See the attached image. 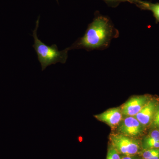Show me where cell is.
Here are the masks:
<instances>
[{
	"label": "cell",
	"instance_id": "10",
	"mask_svg": "<svg viewBox=\"0 0 159 159\" xmlns=\"http://www.w3.org/2000/svg\"><path fill=\"white\" fill-rule=\"evenodd\" d=\"M103 1H105L109 6H111L112 7L117 6L119 3L123 2H128L131 4H135L138 7L142 2V1L141 0H103Z\"/></svg>",
	"mask_w": 159,
	"mask_h": 159
},
{
	"label": "cell",
	"instance_id": "5",
	"mask_svg": "<svg viewBox=\"0 0 159 159\" xmlns=\"http://www.w3.org/2000/svg\"><path fill=\"white\" fill-rule=\"evenodd\" d=\"M144 126L134 117L127 116L119 124V131L128 137L139 136L143 132Z\"/></svg>",
	"mask_w": 159,
	"mask_h": 159
},
{
	"label": "cell",
	"instance_id": "15",
	"mask_svg": "<svg viewBox=\"0 0 159 159\" xmlns=\"http://www.w3.org/2000/svg\"><path fill=\"white\" fill-rule=\"evenodd\" d=\"M148 159H159V154L156 156L152 157L149 158Z\"/></svg>",
	"mask_w": 159,
	"mask_h": 159
},
{
	"label": "cell",
	"instance_id": "14",
	"mask_svg": "<svg viewBox=\"0 0 159 159\" xmlns=\"http://www.w3.org/2000/svg\"><path fill=\"white\" fill-rule=\"evenodd\" d=\"M121 159H140L134 156H124L121 157Z\"/></svg>",
	"mask_w": 159,
	"mask_h": 159
},
{
	"label": "cell",
	"instance_id": "3",
	"mask_svg": "<svg viewBox=\"0 0 159 159\" xmlns=\"http://www.w3.org/2000/svg\"><path fill=\"white\" fill-rule=\"evenodd\" d=\"M110 139L113 147L124 156L136 155L140 150V143L138 140L122 134H113L111 136Z\"/></svg>",
	"mask_w": 159,
	"mask_h": 159
},
{
	"label": "cell",
	"instance_id": "2",
	"mask_svg": "<svg viewBox=\"0 0 159 159\" xmlns=\"http://www.w3.org/2000/svg\"><path fill=\"white\" fill-rule=\"evenodd\" d=\"M39 19L38 18L35 29L33 31L32 36L34 39L33 48L37 54L39 61L41 65L42 70L44 71L48 66L51 65L56 64L58 62L65 63L68 58L69 51L67 48L60 51L56 44L48 46L39 39L37 31L39 26Z\"/></svg>",
	"mask_w": 159,
	"mask_h": 159
},
{
	"label": "cell",
	"instance_id": "6",
	"mask_svg": "<svg viewBox=\"0 0 159 159\" xmlns=\"http://www.w3.org/2000/svg\"><path fill=\"white\" fill-rule=\"evenodd\" d=\"M158 104L157 101L156 99H149L140 111L134 117L143 126L149 125L153 120Z\"/></svg>",
	"mask_w": 159,
	"mask_h": 159
},
{
	"label": "cell",
	"instance_id": "4",
	"mask_svg": "<svg viewBox=\"0 0 159 159\" xmlns=\"http://www.w3.org/2000/svg\"><path fill=\"white\" fill-rule=\"evenodd\" d=\"M147 95L132 97L123 104L121 108L122 114L127 116H134L149 100Z\"/></svg>",
	"mask_w": 159,
	"mask_h": 159
},
{
	"label": "cell",
	"instance_id": "9",
	"mask_svg": "<svg viewBox=\"0 0 159 159\" xmlns=\"http://www.w3.org/2000/svg\"><path fill=\"white\" fill-rule=\"evenodd\" d=\"M138 7L142 10H149L153 13L157 24L159 23V3H152L142 1Z\"/></svg>",
	"mask_w": 159,
	"mask_h": 159
},
{
	"label": "cell",
	"instance_id": "13",
	"mask_svg": "<svg viewBox=\"0 0 159 159\" xmlns=\"http://www.w3.org/2000/svg\"><path fill=\"white\" fill-rule=\"evenodd\" d=\"M152 122V126L159 130V103L157 106L156 111Z\"/></svg>",
	"mask_w": 159,
	"mask_h": 159
},
{
	"label": "cell",
	"instance_id": "1",
	"mask_svg": "<svg viewBox=\"0 0 159 159\" xmlns=\"http://www.w3.org/2000/svg\"><path fill=\"white\" fill-rule=\"evenodd\" d=\"M119 35V31L109 18L96 13L84 36L78 38L67 49L69 51L80 49L88 51L104 50L109 47L111 40Z\"/></svg>",
	"mask_w": 159,
	"mask_h": 159
},
{
	"label": "cell",
	"instance_id": "7",
	"mask_svg": "<svg viewBox=\"0 0 159 159\" xmlns=\"http://www.w3.org/2000/svg\"><path fill=\"white\" fill-rule=\"evenodd\" d=\"M122 115L120 109L113 108L96 115L95 117L99 121L105 122L111 127H114L119 125L122 121Z\"/></svg>",
	"mask_w": 159,
	"mask_h": 159
},
{
	"label": "cell",
	"instance_id": "8",
	"mask_svg": "<svg viewBox=\"0 0 159 159\" xmlns=\"http://www.w3.org/2000/svg\"><path fill=\"white\" fill-rule=\"evenodd\" d=\"M143 150L159 148V130L156 129L144 138L142 142Z\"/></svg>",
	"mask_w": 159,
	"mask_h": 159
},
{
	"label": "cell",
	"instance_id": "11",
	"mask_svg": "<svg viewBox=\"0 0 159 159\" xmlns=\"http://www.w3.org/2000/svg\"><path fill=\"white\" fill-rule=\"evenodd\" d=\"M159 154V148H150L143 150L141 152L142 159H148Z\"/></svg>",
	"mask_w": 159,
	"mask_h": 159
},
{
	"label": "cell",
	"instance_id": "12",
	"mask_svg": "<svg viewBox=\"0 0 159 159\" xmlns=\"http://www.w3.org/2000/svg\"><path fill=\"white\" fill-rule=\"evenodd\" d=\"M120 153L118 152L116 148L113 147H110L108 149L107 155L106 159H121Z\"/></svg>",
	"mask_w": 159,
	"mask_h": 159
}]
</instances>
